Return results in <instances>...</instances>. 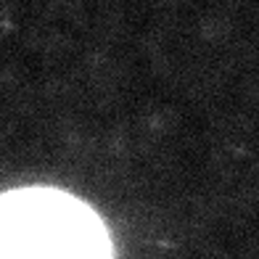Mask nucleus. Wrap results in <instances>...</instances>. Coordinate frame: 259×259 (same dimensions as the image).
Returning a JSON list of instances; mask_svg holds the SVG:
<instances>
[{
  "instance_id": "obj_1",
  "label": "nucleus",
  "mask_w": 259,
  "mask_h": 259,
  "mask_svg": "<svg viewBox=\"0 0 259 259\" xmlns=\"http://www.w3.org/2000/svg\"><path fill=\"white\" fill-rule=\"evenodd\" d=\"M0 259H111V241L74 196L21 188L0 196Z\"/></svg>"
}]
</instances>
